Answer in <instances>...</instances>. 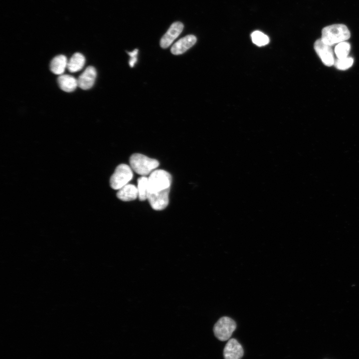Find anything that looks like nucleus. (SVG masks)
I'll return each mask as SVG.
<instances>
[{
    "instance_id": "nucleus-1",
    "label": "nucleus",
    "mask_w": 359,
    "mask_h": 359,
    "mask_svg": "<svg viewBox=\"0 0 359 359\" xmlns=\"http://www.w3.org/2000/svg\"><path fill=\"white\" fill-rule=\"evenodd\" d=\"M350 36V32L346 25L335 24L323 28L321 39L326 44L332 46L348 40Z\"/></svg>"
},
{
    "instance_id": "nucleus-2",
    "label": "nucleus",
    "mask_w": 359,
    "mask_h": 359,
    "mask_svg": "<svg viewBox=\"0 0 359 359\" xmlns=\"http://www.w3.org/2000/svg\"><path fill=\"white\" fill-rule=\"evenodd\" d=\"M132 169L142 176L150 174L159 165V162L141 154H134L130 158Z\"/></svg>"
},
{
    "instance_id": "nucleus-3",
    "label": "nucleus",
    "mask_w": 359,
    "mask_h": 359,
    "mask_svg": "<svg viewBox=\"0 0 359 359\" xmlns=\"http://www.w3.org/2000/svg\"><path fill=\"white\" fill-rule=\"evenodd\" d=\"M171 183L172 177L168 172L155 170L148 177V192L155 193L170 188Z\"/></svg>"
},
{
    "instance_id": "nucleus-4",
    "label": "nucleus",
    "mask_w": 359,
    "mask_h": 359,
    "mask_svg": "<svg viewBox=\"0 0 359 359\" xmlns=\"http://www.w3.org/2000/svg\"><path fill=\"white\" fill-rule=\"evenodd\" d=\"M133 177L132 168L129 166L122 164L115 169L112 175L110 183L111 187L114 189H120L132 179Z\"/></svg>"
},
{
    "instance_id": "nucleus-5",
    "label": "nucleus",
    "mask_w": 359,
    "mask_h": 359,
    "mask_svg": "<svg viewBox=\"0 0 359 359\" xmlns=\"http://www.w3.org/2000/svg\"><path fill=\"white\" fill-rule=\"evenodd\" d=\"M236 328L235 322L231 318L224 316L220 318L213 327L215 336L219 341L229 340Z\"/></svg>"
},
{
    "instance_id": "nucleus-6",
    "label": "nucleus",
    "mask_w": 359,
    "mask_h": 359,
    "mask_svg": "<svg viewBox=\"0 0 359 359\" xmlns=\"http://www.w3.org/2000/svg\"><path fill=\"white\" fill-rule=\"evenodd\" d=\"M314 49L325 65L331 66L334 64L335 61L331 46L324 43L321 38L315 41Z\"/></svg>"
},
{
    "instance_id": "nucleus-7",
    "label": "nucleus",
    "mask_w": 359,
    "mask_h": 359,
    "mask_svg": "<svg viewBox=\"0 0 359 359\" xmlns=\"http://www.w3.org/2000/svg\"><path fill=\"white\" fill-rule=\"evenodd\" d=\"M170 188L155 192H148L147 199L151 207L156 210L165 209L169 203V195Z\"/></svg>"
},
{
    "instance_id": "nucleus-8",
    "label": "nucleus",
    "mask_w": 359,
    "mask_h": 359,
    "mask_svg": "<svg viewBox=\"0 0 359 359\" xmlns=\"http://www.w3.org/2000/svg\"><path fill=\"white\" fill-rule=\"evenodd\" d=\"M183 29V24L180 21L173 23L160 40V45L163 48L169 47L173 41L180 35Z\"/></svg>"
},
{
    "instance_id": "nucleus-9",
    "label": "nucleus",
    "mask_w": 359,
    "mask_h": 359,
    "mask_svg": "<svg viewBox=\"0 0 359 359\" xmlns=\"http://www.w3.org/2000/svg\"><path fill=\"white\" fill-rule=\"evenodd\" d=\"M244 354L241 345L236 339H229L223 350L224 359H241Z\"/></svg>"
},
{
    "instance_id": "nucleus-10",
    "label": "nucleus",
    "mask_w": 359,
    "mask_h": 359,
    "mask_svg": "<svg viewBox=\"0 0 359 359\" xmlns=\"http://www.w3.org/2000/svg\"><path fill=\"white\" fill-rule=\"evenodd\" d=\"M97 76L95 68L89 66L80 75L77 79L78 86L83 90H88L93 87Z\"/></svg>"
},
{
    "instance_id": "nucleus-11",
    "label": "nucleus",
    "mask_w": 359,
    "mask_h": 359,
    "mask_svg": "<svg viewBox=\"0 0 359 359\" xmlns=\"http://www.w3.org/2000/svg\"><path fill=\"white\" fill-rule=\"evenodd\" d=\"M196 42V37L193 35H187L180 39L172 46L171 51L174 55L183 53L193 46Z\"/></svg>"
},
{
    "instance_id": "nucleus-12",
    "label": "nucleus",
    "mask_w": 359,
    "mask_h": 359,
    "mask_svg": "<svg viewBox=\"0 0 359 359\" xmlns=\"http://www.w3.org/2000/svg\"><path fill=\"white\" fill-rule=\"evenodd\" d=\"M138 188L132 184L125 185L119 189L117 193L118 198L125 201L135 200L138 197Z\"/></svg>"
},
{
    "instance_id": "nucleus-13",
    "label": "nucleus",
    "mask_w": 359,
    "mask_h": 359,
    "mask_svg": "<svg viewBox=\"0 0 359 359\" xmlns=\"http://www.w3.org/2000/svg\"><path fill=\"white\" fill-rule=\"evenodd\" d=\"M57 83L60 88L66 92H73L78 86L77 79L69 75H60L57 78Z\"/></svg>"
},
{
    "instance_id": "nucleus-14",
    "label": "nucleus",
    "mask_w": 359,
    "mask_h": 359,
    "mask_svg": "<svg viewBox=\"0 0 359 359\" xmlns=\"http://www.w3.org/2000/svg\"><path fill=\"white\" fill-rule=\"evenodd\" d=\"M68 60L64 55L54 57L50 63L51 71L55 74L62 75L67 67Z\"/></svg>"
},
{
    "instance_id": "nucleus-15",
    "label": "nucleus",
    "mask_w": 359,
    "mask_h": 359,
    "mask_svg": "<svg viewBox=\"0 0 359 359\" xmlns=\"http://www.w3.org/2000/svg\"><path fill=\"white\" fill-rule=\"evenodd\" d=\"M85 63L84 56L80 53L76 52L68 60L67 68L70 72H76L83 68Z\"/></svg>"
},
{
    "instance_id": "nucleus-16",
    "label": "nucleus",
    "mask_w": 359,
    "mask_h": 359,
    "mask_svg": "<svg viewBox=\"0 0 359 359\" xmlns=\"http://www.w3.org/2000/svg\"><path fill=\"white\" fill-rule=\"evenodd\" d=\"M148 178L145 176H142L138 179V197L141 201L147 199L148 192Z\"/></svg>"
},
{
    "instance_id": "nucleus-17",
    "label": "nucleus",
    "mask_w": 359,
    "mask_h": 359,
    "mask_svg": "<svg viewBox=\"0 0 359 359\" xmlns=\"http://www.w3.org/2000/svg\"><path fill=\"white\" fill-rule=\"evenodd\" d=\"M351 49L349 43L343 41L340 42L335 46V52L338 59L347 57Z\"/></svg>"
},
{
    "instance_id": "nucleus-18",
    "label": "nucleus",
    "mask_w": 359,
    "mask_h": 359,
    "mask_svg": "<svg viewBox=\"0 0 359 359\" xmlns=\"http://www.w3.org/2000/svg\"><path fill=\"white\" fill-rule=\"evenodd\" d=\"M252 42L258 46H262L267 44L269 42L268 36L261 31L256 30L251 34Z\"/></svg>"
},
{
    "instance_id": "nucleus-19",
    "label": "nucleus",
    "mask_w": 359,
    "mask_h": 359,
    "mask_svg": "<svg viewBox=\"0 0 359 359\" xmlns=\"http://www.w3.org/2000/svg\"><path fill=\"white\" fill-rule=\"evenodd\" d=\"M354 62L352 57H346L342 59H337L335 61L334 65L337 68L342 70H346L351 67Z\"/></svg>"
},
{
    "instance_id": "nucleus-20",
    "label": "nucleus",
    "mask_w": 359,
    "mask_h": 359,
    "mask_svg": "<svg viewBox=\"0 0 359 359\" xmlns=\"http://www.w3.org/2000/svg\"><path fill=\"white\" fill-rule=\"evenodd\" d=\"M137 60L136 56L131 57L129 60V65L131 67H133Z\"/></svg>"
},
{
    "instance_id": "nucleus-21",
    "label": "nucleus",
    "mask_w": 359,
    "mask_h": 359,
    "mask_svg": "<svg viewBox=\"0 0 359 359\" xmlns=\"http://www.w3.org/2000/svg\"><path fill=\"white\" fill-rule=\"evenodd\" d=\"M138 52V50L137 49H135L134 51L132 52H128V54L131 57H135L137 56Z\"/></svg>"
}]
</instances>
